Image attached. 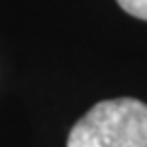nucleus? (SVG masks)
<instances>
[{
  "instance_id": "f257e3e1",
  "label": "nucleus",
  "mask_w": 147,
  "mask_h": 147,
  "mask_svg": "<svg viewBox=\"0 0 147 147\" xmlns=\"http://www.w3.org/2000/svg\"><path fill=\"white\" fill-rule=\"evenodd\" d=\"M67 147H147V105L134 98L99 101L71 128Z\"/></svg>"
},
{
  "instance_id": "f03ea898",
  "label": "nucleus",
  "mask_w": 147,
  "mask_h": 147,
  "mask_svg": "<svg viewBox=\"0 0 147 147\" xmlns=\"http://www.w3.org/2000/svg\"><path fill=\"white\" fill-rule=\"evenodd\" d=\"M126 13L147 21V0H117Z\"/></svg>"
}]
</instances>
